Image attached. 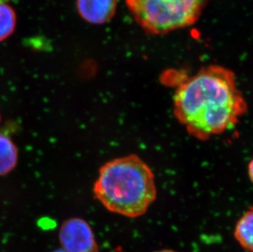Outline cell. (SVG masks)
<instances>
[{
    "instance_id": "6da1fadb",
    "label": "cell",
    "mask_w": 253,
    "mask_h": 252,
    "mask_svg": "<svg viewBox=\"0 0 253 252\" xmlns=\"http://www.w3.org/2000/svg\"><path fill=\"white\" fill-rule=\"evenodd\" d=\"M174 116L187 133L206 141L234 128L248 103L231 70L220 65L202 67L174 91Z\"/></svg>"
},
{
    "instance_id": "7a4b0ae2",
    "label": "cell",
    "mask_w": 253,
    "mask_h": 252,
    "mask_svg": "<svg viewBox=\"0 0 253 252\" xmlns=\"http://www.w3.org/2000/svg\"><path fill=\"white\" fill-rule=\"evenodd\" d=\"M93 192L108 211L129 218L145 214L158 193L153 170L135 154L117 157L103 164Z\"/></svg>"
},
{
    "instance_id": "3957f363",
    "label": "cell",
    "mask_w": 253,
    "mask_h": 252,
    "mask_svg": "<svg viewBox=\"0 0 253 252\" xmlns=\"http://www.w3.org/2000/svg\"><path fill=\"white\" fill-rule=\"evenodd\" d=\"M209 0H126L127 7L143 31L165 35L198 22Z\"/></svg>"
},
{
    "instance_id": "277c9868",
    "label": "cell",
    "mask_w": 253,
    "mask_h": 252,
    "mask_svg": "<svg viewBox=\"0 0 253 252\" xmlns=\"http://www.w3.org/2000/svg\"><path fill=\"white\" fill-rule=\"evenodd\" d=\"M62 250L67 252H98L95 236L90 225L81 218L67 219L59 231Z\"/></svg>"
},
{
    "instance_id": "5b68a950",
    "label": "cell",
    "mask_w": 253,
    "mask_h": 252,
    "mask_svg": "<svg viewBox=\"0 0 253 252\" xmlns=\"http://www.w3.org/2000/svg\"><path fill=\"white\" fill-rule=\"evenodd\" d=\"M77 10L82 18L91 24L110 22L117 12V0H77Z\"/></svg>"
},
{
    "instance_id": "8992f818",
    "label": "cell",
    "mask_w": 253,
    "mask_h": 252,
    "mask_svg": "<svg viewBox=\"0 0 253 252\" xmlns=\"http://www.w3.org/2000/svg\"><path fill=\"white\" fill-rule=\"evenodd\" d=\"M234 238L244 250L253 251V208L245 211L237 221L234 232Z\"/></svg>"
},
{
    "instance_id": "52a82bcc",
    "label": "cell",
    "mask_w": 253,
    "mask_h": 252,
    "mask_svg": "<svg viewBox=\"0 0 253 252\" xmlns=\"http://www.w3.org/2000/svg\"><path fill=\"white\" fill-rule=\"evenodd\" d=\"M17 162V149L7 136L0 134V176L8 174Z\"/></svg>"
},
{
    "instance_id": "ba28073f",
    "label": "cell",
    "mask_w": 253,
    "mask_h": 252,
    "mask_svg": "<svg viewBox=\"0 0 253 252\" xmlns=\"http://www.w3.org/2000/svg\"><path fill=\"white\" fill-rule=\"evenodd\" d=\"M16 15L12 7L4 2L0 3V42L14 31Z\"/></svg>"
},
{
    "instance_id": "9c48e42d",
    "label": "cell",
    "mask_w": 253,
    "mask_h": 252,
    "mask_svg": "<svg viewBox=\"0 0 253 252\" xmlns=\"http://www.w3.org/2000/svg\"><path fill=\"white\" fill-rule=\"evenodd\" d=\"M253 161H250V162L249 163V166H248V174H249V178H250V180L253 181Z\"/></svg>"
},
{
    "instance_id": "30bf717a",
    "label": "cell",
    "mask_w": 253,
    "mask_h": 252,
    "mask_svg": "<svg viewBox=\"0 0 253 252\" xmlns=\"http://www.w3.org/2000/svg\"><path fill=\"white\" fill-rule=\"evenodd\" d=\"M174 252V251H173V250H162V251H158V252Z\"/></svg>"
},
{
    "instance_id": "8fae6325",
    "label": "cell",
    "mask_w": 253,
    "mask_h": 252,
    "mask_svg": "<svg viewBox=\"0 0 253 252\" xmlns=\"http://www.w3.org/2000/svg\"><path fill=\"white\" fill-rule=\"evenodd\" d=\"M8 0H0V3H2V2H7Z\"/></svg>"
},
{
    "instance_id": "7c38bea8",
    "label": "cell",
    "mask_w": 253,
    "mask_h": 252,
    "mask_svg": "<svg viewBox=\"0 0 253 252\" xmlns=\"http://www.w3.org/2000/svg\"><path fill=\"white\" fill-rule=\"evenodd\" d=\"M65 252L64 250H58V251H55V252Z\"/></svg>"
}]
</instances>
